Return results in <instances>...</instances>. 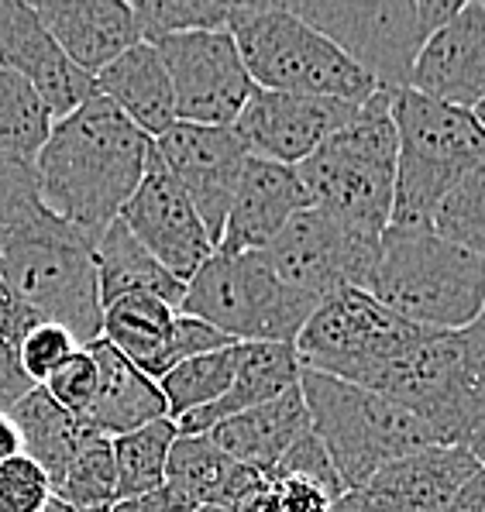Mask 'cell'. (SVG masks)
Here are the masks:
<instances>
[{
    "label": "cell",
    "instance_id": "obj_1",
    "mask_svg": "<svg viewBox=\"0 0 485 512\" xmlns=\"http://www.w3.org/2000/svg\"><path fill=\"white\" fill-rule=\"evenodd\" d=\"M152 162V138L93 93L52 124L35 159L38 200L62 224L97 241L121 217Z\"/></svg>",
    "mask_w": 485,
    "mask_h": 512
},
{
    "label": "cell",
    "instance_id": "obj_2",
    "mask_svg": "<svg viewBox=\"0 0 485 512\" xmlns=\"http://www.w3.org/2000/svg\"><path fill=\"white\" fill-rule=\"evenodd\" d=\"M0 279L38 320L66 327L80 348L100 337L93 241L52 217L38 186L0 203Z\"/></svg>",
    "mask_w": 485,
    "mask_h": 512
},
{
    "label": "cell",
    "instance_id": "obj_3",
    "mask_svg": "<svg viewBox=\"0 0 485 512\" xmlns=\"http://www.w3.org/2000/svg\"><path fill=\"white\" fill-rule=\"evenodd\" d=\"M351 385L410 409L444 447L485 464V327L427 334L406 351L365 368Z\"/></svg>",
    "mask_w": 485,
    "mask_h": 512
},
{
    "label": "cell",
    "instance_id": "obj_4",
    "mask_svg": "<svg viewBox=\"0 0 485 512\" xmlns=\"http://www.w3.org/2000/svg\"><path fill=\"white\" fill-rule=\"evenodd\" d=\"M365 293L427 334L465 330L485 310V258L434 231L386 227Z\"/></svg>",
    "mask_w": 485,
    "mask_h": 512
},
{
    "label": "cell",
    "instance_id": "obj_5",
    "mask_svg": "<svg viewBox=\"0 0 485 512\" xmlns=\"http://www.w3.org/2000/svg\"><path fill=\"white\" fill-rule=\"evenodd\" d=\"M396 124V189L389 227L430 231L444 196L485 165V128L465 107L430 100L417 90L389 97Z\"/></svg>",
    "mask_w": 485,
    "mask_h": 512
},
{
    "label": "cell",
    "instance_id": "obj_6",
    "mask_svg": "<svg viewBox=\"0 0 485 512\" xmlns=\"http://www.w3.org/2000/svg\"><path fill=\"white\" fill-rule=\"evenodd\" d=\"M393 93L379 90L358 107L310 159L296 165L310 207L365 238H382L393 214L396 189V124L389 114Z\"/></svg>",
    "mask_w": 485,
    "mask_h": 512
},
{
    "label": "cell",
    "instance_id": "obj_7",
    "mask_svg": "<svg viewBox=\"0 0 485 512\" xmlns=\"http://www.w3.org/2000/svg\"><path fill=\"white\" fill-rule=\"evenodd\" d=\"M228 31L255 90L348 104H365L379 93L338 45L303 25L283 0H241L231 11Z\"/></svg>",
    "mask_w": 485,
    "mask_h": 512
},
{
    "label": "cell",
    "instance_id": "obj_8",
    "mask_svg": "<svg viewBox=\"0 0 485 512\" xmlns=\"http://www.w3.org/2000/svg\"><path fill=\"white\" fill-rule=\"evenodd\" d=\"M300 396L310 416V430L324 444L344 492L362 488L386 464L420 454L427 447H444L437 433L410 409L344 378L303 368Z\"/></svg>",
    "mask_w": 485,
    "mask_h": 512
},
{
    "label": "cell",
    "instance_id": "obj_9",
    "mask_svg": "<svg viewBox=\"0 0 485 512\" xmlns=\"http://www.w3.org/2000/svg\"><path fill=\"white\" fill-rule=\"evenodd\" d=\"M386 93L406 90L420 52L458 11V0H286Z\"/></svg>",
    "mask_w": 485,
    "mask_h": 512
},
{
    "label": "cell",
    "instance_id": "obj_10",
    "mask_svg": "<svg viewBox=\"0 0 485 512\" xmlns=\"http://www.w3.org/2000/svg\"><path fill=\"white\" fill-rule=\"evenodd\" d=\"M320 299L289 289L258 251L214 255L186 282L179 313L228 334L234 344H293Z\"/></svg>",
    "mask_w": 485,
    "mask_h": 512
},
{
    "label": "cell",
    "instance_id": "obj_11",
    "mask_svg": "<svg viewBox=\"0 0 485 512\" xmlns=\"http://www.w3.org/2000/svg\"><path fill=\"white\" fill-rule=\"evenodd\" d=\"M420 337H427V330L400 320L372 293L341 286L320 299L317 310L296 334L293 348L303 368L355 382L365 368L406 351Z\"/></svg>",
    "mask_w": 485,
    "mask_h": 512
},
{
    "label": "cell",
    "instance_id": "obj_12",
    "mask_svg": "<svg viewBox=\"0 0 485 512\" xmlns=\"http://www.w3.org/2000/svg\"><path fill=\"white\" fill-rule=\"evenodd\" d=\"M379 241L382 238H365L334 217L307 207L258 255L289 289L324 299L341 286L369 289L375 262H379Z\"/></svg>",
    "mask_w": 485,
    "mask_h": 512
},
{
    "label": "cell",
    "instance_id": "obj_13",
    "mask_svg": "<svg viewBox=\"0 0 485 512\" xmlns=\"http://www.w3.org/2000/svg\"><path fill=\"white\" fill-rule=\"evenodd\" d=\"M172 83L176 121L231 128L255 83L238 55L231 31H186L152 42Z\"/></svg>",
    "mask_w": 485,
    "mask_h": 512
},
{
    "label": "cell",
    "instance_id": "obj_14",
    "mask_svg": "<svg viewBox=\"0 0 485 512\" xmlns=\"http://www.w3.org/2000/svg\"><path fill=\"white\" fill-rule=\"evenodd\" d=\"M152 155L193 203L217 251L231 196L248 162L241 138L234 135V128H203V124L176 121L166 135L152 141Z\"/></svg>",
    "mask_w": 485,
    "mask_h": 512
},
{
    "label": "cell",
    "instance_id": "obj_15",
    "mask_svg": "<svg viewBox=\"0 0 485 512\" xmlns=\"http://www.w3.org/2000/svg\"><path fill=\"white\" fill-rule=\"evenodd\" d=\"M358 107L362 104H348V100L255 90L231 128L252 159L296 169L327 138L338 135L344 124L355 121Z\"/></svg>",
    "mask_w": 485,
    "mask_h": 512
},
{
    "label": "cell",
    "instance_id": "obj_16",
    "mask_svg": "<svg viewBox=\"0 0 485 512\" xmlns=\"http://www.w3.org/2000/svg\"><path fill=\"white\" fill-rule=\"evenodd\" d=\"M121 220L148 255L183 286L214 255V241H210L200 214L186 200L183 189L166 176V169L155 162V155L148 162L142 186L124 203Z\"/></svg>",
    "mask_w": 485,
    "mask_h": 512
},
{
    "label": "cell",
    "instance_id": "obj_17",
    "mask_svg": "<svg viewBox=\"0 0 485 512\" xmlns=\"http://www.w3.org/2000/svg\"><path fill=\"white\" fill-rule=\"evenodd\" d=\"M485 464L461 447H427L386 464L362 488L344 492L331 512H441Z\"/></svg>",
    "mask_w": 485,
    "mask_h": 512
},
{
    "label": "cell",
    "instance_id": "obj_18",
    "mask_svg": "<svg viewBox=\"0 0 485 512\" xmlns=\"http://www.w3.org/2000/svg\"><path fill=\"white\" fill-rule=\"evenodd\" d=\"M0 66L21 76L56 121L73 114L97 93L93 76L66 59L56 38L35 18L31 4H18V0H0Z\"/></svg>",
    "mask_w": 485,
    "mask_h": 512
},
{
    "label": "cell",
    "instance_id": "obj_19",
    "mask_svg": "<svg viewBox=\"0 0 485 512\" xmlns=\"http://www.w3.org/2000/svg\"><path fill=\"white\" fill-rule=\"evenodd\" d=\"M410 90L465 110L485 97V0L458 4L430 35L413 66Z\"/></svg>",
    "mask_w": 485,
    "mask_h": 512
},
{
    "label": "cell",
    "instance_id": "obj_20",
    "mask_svg": "<svg viewBox=\"0 0 485 512\" xmlns=\"http://www.w3.org/2000/svg\"><path fill=\"white\" fill-rule=\"evenodd\" d=\"M307 207H310V196L303 189L300 176H296V169L248 155L238 189L231 196L228 217H224L217 251L221 255L262 251L289 220Z\"/></svg>",
    "mask_w": 485,
    "mask_h": 512
},
{
    "label": "cell",
    "instance_id": "obj_21",
    "mask_svg": "<svg viewBox=\"0 0 485 512\" xmlns=\"http://www.w3.org/2000/svg\"><path fill=\"white\" fill-rule=\"evenodd\" d=\"M31 11L66 59L93 80L117 55L142 42L131 4L124 0H35Z\"/></svg>",
    "mask_w": 485,
    "mask_h": 512
},
{
    "label": "cell",
    "instance_id": "obj_22",
    "mask_svg": "<svg viewBox=\"0 0 485 512\" xmlns=\"http://www.w3.org/2000/svg\"><path fill=\"white\" fill-rule=\"evenodd\" d=\"M300 372L303 361L293 344H238V365H234L228 392L207 409L179 416L176 433H186V437L210 433L217 423L269 403V399L283 396L293 385H300Z\"/></svg>",
    "mask_w": 485,
    "mask_h": 512
},
{
    "label": "cell",
    "instance_id": "obj_23",
    "mask_svg": "<svg viewBox=\"0 0 485 512\" xmlns=\"http://www.w3.org/2000/svg\"><path fill=\"white\" fill-rule=\"evenodd\" d=\"M86 351L97 361V396H93L83 420L100 437L114 440L131 430H142L148 423L169 420L166 399H162L159 385L145 372H138L128 358H121L104 337L86 344Z\"/></svg>",
    "mask_w": 485,
    "mask_h": 512
},
{
    "label": "cell",
    "instance_id": "obj_24",
    "mask_svg": "<svg viewBox=\"0 0 485 512\" xmlns=\"http://www.w3.org/2000/svg\"><path fill=\"white\" fill-rule=\"evenodd\" d=\"M97 93L121 110L142 135L159 138L176 124V100H172V83L162 66L155 45L138 42L124 55H117L111 66L93 80Z\"/></svg>",
    "mask_w": 485,
    "mask_h": 512
},
{
    "label": "cell",
    "instance_id": "obj_25",
    "mask_svg": "<svg viewBox=\"0 0 485 512\" xmlns=\"http://www.w3.org/2000/svg\"><path fill=\"white\" fill-rule=\"evenodd\" d=\"M307 430H310L307 406H303L300 385H293L283 396L217 423L207 437L214 440L231 461L245 464V468H255V471H272Z\"/></svg>",
    "mask_w": 485,
    "mask_h": 512
},
{
    "label": "cell",
    "instance_id": "obj_26",
    "mask_svg": "<svg viewBox=\"0 0 485 512\" xmlns=\"http://www.w3.org/2000/svg\"><path fill=\"white\" fill-rule=\"evenodd\" d=\"M179 310L155 296L131 293L104 306L100 337L111 348L128 358L138 372H145L152 382L172 368V330H176Z\"/></svg>",
    "mask_w": 485,
    "mask_h": 512
},
{
    "label": "cell",
    "instance_id": "obj_27",
    "mask_svg": "<svg viewBox=\"0 0 485 512\" xmlns=\"http://www.w3.org/2000/svg\"><path fill=\"white\" fill-rule=\"evenodd\" d=\"M258 475L262 471L231 461L207 433H176L166 461V485L186 495L197 509H228Z\"/></svg>",
    "mask_w": 485,
    "mask_h": 512
},
{
    "label": "cell",
    "instance_id": "obj_28",
    "mask_svg": "<svg viewBox=\"0 0 485 512\" xmlns=\"http://www.w3.org/2000/svg\"><path fill=\"white\" fill-rule=\"evenodd\" d=\"M93 258H97V286H100V303L104 306L131 293L155 296V299H162V303H169L172 310H179V303H183L186 286L179 279H172V275L148 255L121 217L93 241Z\"/></svg>",
    "mask_w": 485,
    "mask_h": 512
},
{
    "label": "cell",
    "instance_id": "obj_29",
    "mask_svg": "<svg viewBox=\"0 0 485 512\" xmlns=\"http://www.w3.org/2000/svg\"><path fill=\"white\" fill-rule=\"evenodd\" d=\"M7 416L14 420L21 437V454L31 458L38 468L49 475V482L56 485L62 478V471L69 468V461L80 454V447L90 437H100L83 416L66 413L62 406H56L49 399V392L42 385H35L31 392L18 399Z\"/></svg>",
    "mask_w": 485,
    "mask_h": 512
},
{
    "label": "cell",
    "instance_id": "obj_30",
    "mask_svg": "<svg viewBox=\"0 0 485 512\" xmlns=\"http://www.w3.org/2000/svg\"><path fill=\"white\" fill-rule=\"evenodd\" d=\"M56 117L31 86L0 66V159L35 169L42 145L52 135Z\"/></svg>",
    "mask_w": 485,
    "mask_h": 512
},
{
    "label": "cell",
    "instance_id": "obj_31",
    "mask_svg": "<svg viewBox=\"0 0 485 512\" xmlns=\"http://www.w3.org/2000/svg\"><path fill=\"white\" fill-rule=\"evenodd\" d=\"M234 365H238V344L200 354V358H190V361H179L176 368H169V372L155 382L162 399H166L169 420L176 423L179 416L197 413V409H207L210 403H217V399L228 392V385L234 378Z\"/></svg>",
    "mask_w": 485,
    "mask_h": 512
},
{
    "label": "cell",
    "instance_id": "obj_32",
    "mask_svg": "<svg viewBox=\"0 0 485 512\" xmlns=\"http://www.w3.org/2000/svg\"><path fill=\"white\" fill-rule=\"evenodd\" d=\"M176 440V423L159 420L142 430H131L111 440L114 471H117V502L145 495L166 485V461Z\"/></svg>",
    "mask_w": 485,
    "mask_h": 512
},
{
    "label": "cell",
    "instance_id": "obj_33",
    "mask_svg": "<svg viewBox=\"0 0 485 512\" xmlns=\"http://www.w3.org/2000/svg\"><path fill=\"white\" fill-rule=\"evenodd\" d=\"M52 495L59 502L83 512H111L117 502V471H114V451L107 437H90L80 447L62 478L52 485Z\"/></svg>",
    "mask_w": 485,
    "mask_h": 512
},
{
    "label": "cell",
    "instance_id": "obj_34",
    "mask_svg": "<svg viewBox=\"0 0 485 512\" xmlns=\"http://www.w3.org/2000/svg\"><path fill=\"white\" fill-rule=\"evenodd\" d=\"M234 4L221 0H135L131 14L142 31V42H159L186 31H224L231 25Z\"/></svg>",
    "mask_w": 485,
    "mask_h": 512
},
{
    "label": "cell",
    "instance_id": "obj_35",
    "mask_svg": "<svg viewBox=\"0 0 485 512\" xmlns=\"http://www.w3.org/2000/svg\"><path fill=\"white\" fill-rule=\"evenodd\" d=\"M430 231H434L437 238L485 258V165L468 172V176L444 196Z\"/></svg>",
    "mask_w": 485,
    "mask_h": 512
},
{
    "label": "cell",
    "instance_id": "obj_36",
    "mask_svg": "<svg viewBox=\"0 0 485 512\" xmlns=\"http://www.w3.org/2000/svg\"><path fill=\"white\" fill-rule=\"evenodd\" d=\"M80 344L73 341V334H69L66 327L59 324H35L25 334V341H21L18 348V368L21 375L28 378L31 385H45L49 382V375L56 372L62 361L69 358Z\"/></svg>",
    "mask_w": 485,
    "mask_h": 512
},
{
    "label": "cell",
    "instance_id": "obj_37",
    "mask_svg": "<svg viewBox=\"0 0 485 512\" xmlns=\"http://www.w3.org/2000/svg\"><path fill=\"white\" fill-rule=\"evenodd\" d=\"M52 502V482L35 461L18 458L0 461V512H42Z\"/></svg>",
    "mask_w": 485,
    "mask_h": 512
},
{
    "label": "cell",
    "instance_id": "obj_38",
    "mask_svg": "<svg viewBox=\"0 0 485 512\" xmlns=\"http://www.w3.org/2000/svg\"><path fill=\"white\" fill-rule=\"evenodd\" d=\"M49 392V399L62 406L73 416H86L93 396H97V361L86 348H76L66 361L49 375V382L42 385Z\"/></svg>",
    "mask_w": 485,
    "mask_h": 512
},
{
    "label": "cell",
    "instance_id": "obj_39",
    "mask_svg": "<svg viewBox=\"0 0 485 512\" xmlns=\"http://www.w3.org/2000/svg\"><path fill=\"white\" fill-rule=\"evenodd\" d=\"M272 488H276L279 512H331L338 495L327 492L324 485L310 482L300 475H283V471H265Z\"/></svg>",
    "mask_w": 485,
    "mask_h": 512
},
{
    "label": "cell",
    "instance_id": "obj_40",
    "mask_svg": "<svg viewBox=\"0 0 485 512\" xmlns=\"http://www.w3.org/2000/svg\"><path fill=\"white\" fill-rule=\"evenodd\" d=\"M111 512H197L186 495H179L176 488L162 485V488H152L145 495H135V499H121L114 502Z\"/></svg>",
    "mask_w": 485,
    "mask_h": 512
},
{
    "label": "cell",
    "instance_id": "obj_41",
    "mask_svg": "<svg viewBox=\"0 0 485 512\" xmlns=\"http://www.w3.org/2000/svg\"><path fill=\"white\" fill-rule=\"evenodd\" d=\"M224 512H279V502H276V488H272L269 475H258L252 485L245 488V492L238 495V499L231 502Z\"/></svg>",
    "mask_w": 485,
    "mask_h": 512
},
{
    "label": "cell",
    "instance_id": "obj_42",
    "mask_svg": "<svg viewBox=\"0 0 485 512\" xmlns=\"http://www.w3.org/2000/svg\"><path fill=\"white\" fill-rule=\"evenodd\" d=\"M441 512H485V468L475 471V475L451 495L448 506Z\"/></svg>",
    "mask_w": 485,
    "mask_h": 512
},
{
    "label": "cell",
    "instance_id": "obj_43",
    "mask_svg": "<svg viewBox=\"0 0 485 512\" xmlns=\"http://www.w3.org/2000/svg\"><path fill=\"white\" fill-rule=\"evenodd\" d=\"M25 189H35V169L0 159V203H7L11 196L25 193Z\"/></svg>",
    "mask_w": 485,
    "mask_h": 512
},
{
    "label": "cell",
    "instance_id": "obj_44",
    "mask_svg": "<svg viewBox=\"0 0 485 512\" xmlns=\"http://www.w3.org/2000/svg\"><path fill=\"white\" fill-rule=\"evenodd\" d=\"M31 389H35V385L21 375L18 365H7V361H0V409H11Z\"/></svg>",
    "mask_w": 485,
    "mask_h": 512
},
{
    "label": "cell",
    "instance_id": "obj_45",
    "mask_svg": "<svg viewBox=\"0 0 485 512\" xmlns=\"http://www.w3.org/2000/svg\"><path fill=\"white\" fill-rule=\"evenodd\" d=\"M21 454V437H18V427L14 420L7 416V409H0V461L7 458H18Z\"/></svg>",
    "mask_w": 485,
    "mask_h": 512
},
{
    "label": "cell",
    "instance_id": "obj_46",
    "mask_svg": "<svg viewBox=\"0 0 485 512\" xmlns=\"http://www.w3.org/2000/svg\"><path fill=\"white\" fill-rule=\"evenodd\" d=\"M42 512H83V509H73V506H66V502H59L56 495H52V502L45 506Z\"/></svg>",
    "mask_w": 485,
    "mask_h": 512
},
{
    "label": "cell",
    "instance_id": "obj_47",
    "mask_svg": "<svg viewBox=\"0 0 485 512\" xmlns=\"http://www.w3.org/2000/svg\"><path fill=\"white\" fill-rule=\"evenodd\" d=\"M472 114H475V117H479V124H482V128H485V97L479 100V104H475V107H472Z\"/></svg>",
    "mask_w": 485,
    "mask_h": 512
},
{
    "label": "cell",
    "instance_id": "obj_48",
    "mask_svg": "<svg viewBox=\"0 0 485 512\" xmlns=\"http://www.w3.org/2000/svg\"><path fill=\"white\" fill-rule=\"evenodd\" d=\"M197 512H224V509H197Z\"/></svg>",
    "mask_w": 485,
    "mask_h": 512
},
{
    "label": "cell",
    "instance_id": "obj_49",
    "mask_svg": "<svg viewBox=\"0 0 485 512\" xmlns=\"http://www.w3.org/2000/svg\"><path fill=\"white\" fill-rule=\"evenodd\" d=\"M479 324H482V327H485V310H482V317H479Z\"/></svg>",
    "mask_w": 485,
    "mask_h": 512
}]
</instances>
